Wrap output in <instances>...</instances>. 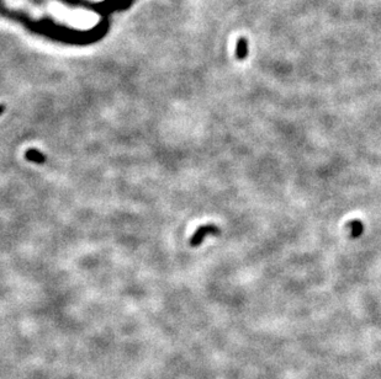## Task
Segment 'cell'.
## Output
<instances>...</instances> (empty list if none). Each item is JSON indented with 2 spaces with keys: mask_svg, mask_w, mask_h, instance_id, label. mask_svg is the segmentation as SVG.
<instances>
[{
  "mask_svg": "<svg viewBox=\"0 0 381 379\" xmlns=\"http://www.w3.org/2000/svg\"><path fill=\"white\" fill-rule=\"evenodd\" d=\"M4 110H5V107L2 106V105H0V115H1L2 112H4Z\"/></svg>",
  "mask_w": 381,
  "mask_h": 379,
  "instance_id": "5b68a950",
  "label": "cell"
},
{
  "mask_svg": "<svg viewBox=\"0 0 381 379\" xmlns=\"http://www.w3.org/2000/svg\"><path fill=\"white\" fill-rule=\"evenodd\" d=\"M220 233H221V229H220L217 225H214V224L202 225V227H200L199 229L192 234L191 239H190V245L194 248L199 247V245L204 242V239L207 237V235L210 234L219 235Z\"/></svg>",
  "mask_w": 381,
  "mask_h": 379,
  "instance_id": "6da1fadb",
  "label": "cell"
},
{
  "mask_svg": "<svg viewBox=\"0 0 381 379\" xmlns=\"http://www.w3.org/2000/svg\"><path fill=\"white\" fill-rule=\"evenodd\" d=\"M348 228H349L350 237H352L353 239H357V238H359L360 235L364 233V224H363L362 220L359 219H354L348 223Z\"/></svg>",
  "mask_w": 381,
  "mask_h": 379,
  "instance_id": "3957f363",
  "label": "cell"
},
{
  "mask_svg": "<svg viewBox=\"0 0 381 379\" xmlns=\"http://www.w3.org/2000/svg\"><path fill=\"white\" fill-rule=\"evenodd\" d=\"M236 57L238 61H244L248 57V40L244 37H239L236 46Z\"/></svg>",
  "mask_w": 381,
  "mask_h": 379,
  "instance_id": "7a4b0ae2",
  "label": "cell"
},
{
  "mask_svg": "<svg viewBox=\"0 0 381 379\" xmlns=\"http://www.w3.org/2000/svg\"><path fill=\"white\" fill-rule=\"evenodd\" d=\"M25 158L30 160V162L37 163V164H45V162H46L45 154H42L37 149H27L26 153H25Z\"/></svg>",
  "mask_w": 381,
  "mask_h": 379,
  "instance_id": "277c9868",
  "label": "cell"
}]
</instances>
